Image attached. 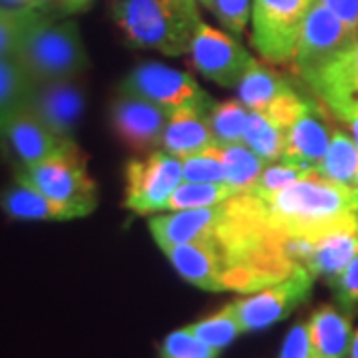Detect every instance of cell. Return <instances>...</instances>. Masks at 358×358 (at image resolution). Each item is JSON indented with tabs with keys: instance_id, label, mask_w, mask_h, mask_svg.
Segmentation results:
<instances>
[{
	"instance_id": "obj_37",
	"label": "cell",
	"mask_w": 358,
	"mask_h": 358,
	"mask_svg": "<svg viewBox=\"0 0 358 358\" xmlns=\"http://www.w3.org/2000/svg\"><path fill=\"white\" fill-rule=\"evenodd\" d=\"M279 358H313L307 322H296L282 343Z\"/></svg>"
},
{
	"instance_id": "obj_10",
	"label": "cell",
	"mask_w": 358,
	"mask_h": 358,
	"mask_svg": "<svg viewBox=\"0 0 358 358\" xmlns=\"http://www.w3.org/2000/svg\"><path fill=\"white\" fill-rule=\"evenodd\" d=\"M192 64L223 88H237L249 62V52L237 40L213 26H197L189 44Z\"/></svg>"
},
{
	"instance_id": "obj_14",
	"label": "cell",
	"mask_w": 358,
	"mask_h": 358,
	"mask_svg": "<svg viewBox=\"0 0 358 358\" xmlns=\"http://www.w3.org/2000/svg\"><path fill=\"white\" fill-rule=\"evenodd\" d=\"M331 112L346 120L358 108V38L324 64L319 72L305 80Z\"/></svg>"
},
{
	"instance_id": "obj_42",
	"label": "cell",
	"mask_w": 358,
	"mask_h": 358,
	"mask_svg": "<svg viewBox=\"0 0 358 358\" xmlns=\"http://www.w3.org/2000/svg\"><path fill=\"white\" fill-rule=\"evenodd\" d=\"M348 358H358V331L352 334V341H350V350H348Z\"/></svg>"
},
{
	"instance_id": "obj_38",
	"label": "cell",
	"mask_w": 358,
	"mask_h": 358,
	"mask_svg": "<svg viewBox=\"0 0 358 358\" xmlns=\"http://www.w3.org/2000/svg\"><path fill=\"white\" fill-rule=\"evenodd\" d=\"M327 6L358 38V0H317Z\"/></svg>"
},
{
	"instance_id": "obj_41",
	"label": "cell",
	"mask_w": 358,
	"mask_h": 358,
	"mask_svg": "<svg viewBox=\"0 0 358 358\" xmlns=\"http://www.w3.org/2000/svg\"><path fill=\"white\" fill-rule=\"evenodd\" d=\"M346 122H348V124H350V128H352V138H355V143H357V150H358V108L348 114Z\"/></svg>"
},
{
	"instance_id": "obj_6",
	"label": "cell",
	"mask_w": 358,
	"mask_h": 358,
	"mask_svg": "<svg viewBox=\"0 0 358 358\" xmlns=\"http://www.w3.org/2000/svg\"><path fill=\"white\" fill-rule=\"evenodd\" d=\"M357 36L327 6L315 2L303 22L291 58V68L303 82L345 52Z\"/></svg>"
},
{
	"instance_id": "obj_36",
	"label": "cell",
	"mask_w": 358,
	"mask_h": 358,
	"mask_svg": "<svg viewBox=\"0 0 358 358\" xmlns=\"http://www.w3.org/2000/svg\"><path fill=\"white\" fill-rule=\"evenodd\" d=\"M333 287L336 291V299L343 308H352L358 305V255L348 263L345 271L333 279Z\"/></svg>"
},
{
	"instance_id": "obj_17",
	"label": "cell",
	"mask_w": 358,
	"mask_h": 358,
	"mask_svg": "<svg viewBox=\"0 0 358 358\" xmlns=\"http://www.w3.org/2000/svg\"><path fill=\"white\" fill-rule=\"evenodd\" d=\"M181 279L195 287L217 293L221 291V271L223 261L217 241H193V243L169 245L162 249Z\"/></svg>"
},
{
	"instance_id": "obj_16",
	"label": "cell",
	"mask_w": 358,
	"mask_h": 358,
	"mask_svg": "<svg viewBox=\"0 0 358 358\" xmlns=\"http://www.w3.org/2000/svg\"><path fill=\"white\" fill-rule=\"evenodd\" d=\"M223 203L199 209H181L169 215H157L150 219V231L159 249L169 245L211 241L215 239Z\"/></svg>"
},
{
	"instance_id": "obj_30",
	"label": "cell",
	"mask_w": 358,
	"mask_h": 358,
	"mask_svg": "<svg viewBox=\"0 0 358 358\" xmlns=\"http://www.w3.org/2000/svg\"><path fill=\"white\" fill-rule=\"evenodd\" d=\"M317 167H305L299 164H287V162H271L268 166L263 167L261 176L257 179L255 187L251 192L259 195L261 199H268L282 189L291 187L299 179L307 178Z\"/></svg>"
},
{
	"instance_id": "obj_19",
	"label": "cell",
	"mask_w": 358,
	"mask_h": 358,
	"mask_svg": "<svg viewBox=\"0 0 358 358\" xmlns=\"http://www.w3.org/2000/svg\"><path fill=\"white\" fill-rule=\"evenodd\" d=\"M313 358H348L352 320L346 308L320 305L307 320Z\"/></svg>"
},
{
	"instance_id": "obj_7",
	"label": "cell",
	"mask_w": 358,
	"mask_h": 358,
	"mask_svg": "<svg viewBox=\"0 0 358 358\" xmlns=\"http://www.w3.org/2000/svg\"><path fill=\"white\" fill-rule=\"evenodd\" d=\"M183 179L181 159L155 150L143 159H134L126 167V207L129 211L145 215L164 211L169 195L178 189Z\"/></svg>"
},
{
	"instance_id": "obj_4",
	"label": "cell",
	"mask_w": 358,
	"mask_h": 358,
	"mask_svg": "<svg viewBox=\"0 0 358 358\" xmlns=\"http://www.w3.org/2000/svg\"><path fill=\"white\" fill-rule=\"evenodd\" d=\"M16 178L24 179L52 201L72 209L78 217L92 213L98 201V189L88 176L86 157L74 140L36 166L16 169Z\"/></svg>"
},
{
	"instance_id": "obj_44",
	"label": "cell",
	"mask_w": 358,
	"mask_h": 358,
	"mask_svg": "<svg viewBox=\"0 0 358 358\" xmlns=\"http://www.w3.org/2000/svg\"><path fill=\"white\" fill-rule=\"evenodd\" d=\"M44 2H46V0H38V4H40V6H42V4H44Z\"/></svg>"
},
{
	"instance_id": "obj_21",
	"label": "cell",
	"mask_w": 358,
	"mask_h": 358,
	"mask_svg": "<svg viewBox=\"0 0 358 358\" xmlns=\"http://www.w3.org/2000/svg\"><path fill=\"white\" fill-rule=\"evenodd\" d=\"M0 205L8 217L20 221H68L78 217L72 209L52 201L50 197L18 178L0 193Z\"/></svg>"
},
{
	"instance_id": "obj_24",
	"label": "cell",
	"mask_w": 358,
	"mask_h": 358,
	"mask_svg": "<svg viewBox=\"0 0 358 358\" xmlns=\"http://www.w3.org/2000/svg\"><path fill=\"white\" fill-rule=\"evenodd\" d=\"M317 169L322 178L358 189V150L355 138H350L343 129H334L327 154Z\"/></svg>"
},
{
	"instance_id": "obj_11",
	"label": "cell",
	"mask_w": 358,
	"mask_h": 358,
	"mask_svg": "<svg viewBox=\"0 0 358 358\" xmlns=\"http://www.w3.org/2000/svg\"><path fill=\"white\" fill-rule=\"evenodd\" d=\"M169 112L143 98L124 94L110 108L112 131L131 154H152L162 145Z\"/></svg>"
},
{
	"instance_id": "obj_29",
	"label": "cell",
	"mask_w": 358,
	"mask_h": 358,
	"mask_svg": "<svg viewBox=\"0 0 358 358\" xmlns=\"http://www.w3.org/2000/svg\"><path fill=\"white\" fill-rule=\"evenodd\" d=\"M247 124V108L237 100L213 103L209 110V126L215 143H241Z\"/></svg>"
},
{
	"instance_id": "obj_27",
	"label": "cell",
	"mask_w": 358,
	"mask_h": 358,
	"mask_svg": "<svg viewBox=\"0 0 358 358\" xmlns=\"http://www.w3.org/2000/svg\"><path fill=\"white\" fill-rule=\"evenodd\" d=\"M187 331L195 334L199 341H203L205 345L213 346L217 350H223L239 334H243V327H241V322L237 319V313H235L233 305L227 303L217 313L197 320L193 324H187Z\"/></svg>"
},
{
	"instance_id": "obj_45",
	"label": "cell",
	"mask_w": 358,
	"mask_h": 358,
	"mask_svg": "<svg viewBox=\"0 0 358 358\" xmlns=\"http://www.w3.org/2000/svg\"><path fill=\"white\" fill-rule=\"evenodd\" d=\"M2 10H4V8H0V13H2Z\"/></svg>"
},
{
	"instance_id": "obj_3",
	"label": "cell",
	"mask_w": 358,
	"mask_h": 358,
	"mask_svg": "<svg viewBox=\"0 0 358 358\" xmlns=\"http://www.w3.org/2000/svg\"><path fill=\"white\" fill-rule=\"evenodd\" d=\"M14 56L36 84L68 80L88 68V54L76 22H56L44 14L26 28Z\"/></svg>"
},
{
	"instance_id": "obj_1",
	"label": "cell",
	"mask_w": 358,
	"mask_h": 358,
	"mask_svg": "<svg viewBox=\"0 0 358 358\" xmlns=\"http://www.w3.org/2000/svg\"><path fill=\"white\" fill-rule=\"evenodd\" d=\"M271 227L291 239L317 241L358 225V189L322 178L319 169L281 193L263 199Z\"/></svg>"
},
{
	"instance_id": "obj_8",
	"label": "cell",
	"mask_w": 358,
	"mask_h": 358,
	"mask_svg": "<svg viewBox=\"0 0 358 358\" xmlns=\"http://www.w3.org/2000/svg\"><path fill=\"white\" fill-rule=\"evenodd\" d=\"M315 277L307 268L294 271L291 277L267 285L245 299H237L231 305L243 327V333L263 331L287 319L301 303H305L313 291Z\"/></svg>"
},
{
	"instance_id": "obj_35",
	"label": "cell",
	"mask_w": 358,
	"mask_h": 358,
	"mask_svg": "<svg viewBox=\"0 0 358 358\" xmlns=\"http://www.w3.org/2000/svg\"><path fill=\"white\" fill-rule=\"evenodd\" d=\"M211 10L233 34H241L251 14V0H213Z\"/></svg>"
},
{
	"instance_id": "obj_33",
	"label": "cell",
	"mask_w": 358,
	"mask_h": 358,
	"mask_svg": "<svg viewBox=\"0 0 358 358\" xmlns=\"http://www.w3.org/2000/svg\"><path fill=\"white\" fill-rule=\"evenodd\" d=\"M315 103L305 100L299 92L294 88H289L287 92H282L279 98H275L273 102L268 103L267 108L261 112V114L268 117L277 128H281L282 131L293 126L294 122L301 117V115L308 112Z\"/></svg>"
},
{
	"instance_id": "obj_40",
	"label": "cell",
	"mask_w": 358,
	"mask_h": 358,
	"mask_svg": "<svg viewBox=\"0 0 358 358\" xmlns=\"http://www.w3.org/2000/svg\"><path fill=\"white\" fill-rule=\"evenodd\" d=\"M0 2L14 6V8H36V6H40L38 0H0Z\"/></svg>"
},
{
	"instance_id": "obj_39",
	"label": "cell",
	"mask_w": 358,
	"mask_h": 358,
	"mask_svg": "<svg viewBox=\"0 0 358 358\" xmlns=\"http://www.w3.org/2000/svg\"><path fill=\"white\" fill-rule=\"evenodd\" d=\"M90 2L92 0H58V6H60V10L64 14H74L86 10L90 6Z\"/></svg>"
},
{
	"instance_id": "obj_43",
	"label": "cell",
	"mask_w": 358,
	"mask_h": 358,
	"mask_svg": "<svg viewBox=\"0 0 358 358\" xmlns=\"http://www.w3.org/2000/svg\"><path fill=\"white\" fill-rule=\"evenodd\" d=\"M199 2H201L203 6H207L209 10H211V6H213V0H199Z\"/></svg>"
},
{
	"instance_id": "obj_12",
	"label": "cell",
	"mask_w": 358,
	"mask_h": 358,
	"mask_svg": "<svg viewBox=\"0 0 358 358\" xmlns=\"http://www.w3.org/2000/svg\"><path fill=\"white\" fill-rule=\"evenodd\" d=\"M28 108L46 128L64 140H74V131L82 122L86 96L82 88L68 80L40 82L32 90Z\"/></svg>"
},
{
	"instance_id": "obj_15",
	"label": "cell",
	"mask_w": 358,
	"mask_h": 358,
	"mask_svg": "<svg viewBox=\"0 0 358 358\" xmlns=\"http://www.w3.org/2000/svg\"><path fill=\"white\" fill-rule=\"evenodd\" d=\"M213 103H193L169 112L162 145L167 154L179 159L201 154L215 145V138L209 126V110Z\"/></svg>"
},
{
	"instance_id": "obj_25",
	"label": "cell",
	"mask_w": 358,
	"mask_h": 358,
	"mask_svg": "<svg viewBox=\"0 0 358 358\" xmlns=\"http://www.w3.org/2000/svg\"><path fill=\"white\" fill-rule=\"evenodd\" d=\"M36 82L28 76L16 56L0 58V124L28 108Z\"/></svg>"
},
{
	"instance_id": "obj_31",
	"label": "cell",
	"mask_w": 358,
	"mask_h": 358,
	"mask_svg": "<svg viewBox=\"0 0 358 358\" xmlns=\"http://www.w3.org/2000/svg\"><path fill=\"white\" fill-rule=\"evenodd\" d=\"M38 14L34 8H4L0 13V58L16 54L26 28Z\"/></svg>"
},
{
	"instance_id": "obj_9",
	"label": "cell",
	"mask_w": 358,
	"mask_h": 358,
	"mask_svg": "<svg viewBox=\"0 0 358 358\" xmlns=\"http://www.w3.org/2000/svg\"><path fill=\"white\" fill-rule=\"evenodd\" d=\"M120 90L124 94H131L155 103L167 112L193 103L211 102V98L201 90L192 74L157 62H143L136 66L124 78Z\"/></svg>"
},
{
	"instance_id": "obj_23",
	"label": "cell",
	"mask_w": 358,
	"mask_h": 358,
	"mask_svg": "<svg viewBox=\"0 0 358 358\" xmlns=\"http://www.w3.org/2000/svg\"><path fill=\"white\" fill-rule=\"evenodd\" d=\"M289 88L293 86L277 70H273L271 66L263 62L251 60L237 86V92H239V102L243 103L247 110L263 112L268 103Z\"/></svg>"
},
{
	"instance_id": "obj_32",
	"label": "cell",
	"mask_w": 358,
	"mask_h": 358,
	"mask_svg": "<svg viewBox=\"0 0 358 358\" xmlns=\"http://www.w3.org/2000/svg\"><path fill=\"white\" fill-rule=\"evenodd\" d=\"M219 352L189 333L187 327L167 334L159 346V358H219Z\"/></svg>"
},
{
	"instance_id": "obj_13",
	"label": "cell",
	"mask_w": 358,
	"mask_h": 358,
	"mask_svg": "<svg viewBox=\"0 0 358 358\" xmlns=\"http://www.w3.org/2000/svg\"><path fill=\"white\" fill-rule=\"evenodd\" d=\"M0 141L18 164V169H24L60 152L70 140L56 136L32 114L30 108H24L0 124Z\"/></svg>"
},
{
	"instance_id": "obj_22",
	"label": "cell",
	"mask_w": 358,
	"mask_h": 358,
	"mask_svg": "<svg viewBox=\"0 0 358 358\" xmlns=\"http://www.w3.org/2000/svg\"><path fill=\"white\" fill-rule=\"evenodd\" d=\"M207 152L217 157L225 171V183L235 192H251L261 176L265 162L241 143H215Z\"/></svg>"
},
{
	"instance_id": "obj_5",
	"label": "cell",
	"mask_w": 358,
	"mask_h": 358,
	"mask_svg": "<svg viewBox=\"0 0 358 358\" xmlns=\"http://www.w3.org/2000/svg\"><path fill=\"white\" fill-rule=\"evenodd\" d=\"M317 0H253L251 44L268 64H289L303 22Z\"/></svg>"
},
{
	"instance_id": "obj_28",
	"label": "cell",
	"mask_w": 358,
	"mask_h": 358,
	"mask_svg": "<svg viewBox=\"0 0 358 358\" xmlns=\"http://www.w3.org/2000/svg\"><path fill=\"white\" fill-rule=\"evenodd\" d=\"M233 193H237L225 181L221 183H179L178 189L169 195L164 211H181V209H199L227 201Z\"/></svg>"
},
{
	"instance_id": "obj_34",
	"label": "cell",
	"mask_w": 358,
	"mask_h": 358,
	"mask_svg": "<svg viewBox=\"0 0 358 358\" xmlns=\"http://www.w3.org/2000/svg\"><path fill=\"white\" fill-rule=\"evenodd\" d=\"M183 167V179L192 183H221L225 181V171L223 166L211 152H201V154L189 155L181 159Z\"/></svg>"
},
{
	"instance_id": "obj_20",
	"label": "cell",
	"mask_w": 358,
	"mask_h": 358,
	"mask_svg": "<svg viewBox=\"0 0 358 358\" xmlns=\"http://www.w3.org/2000/svg\"><path fill=\"white\" fill-rule=\"evenodd\" d=\"M358 255V225L338 229L320 237L317 241H308L307 255L303 267L315 279H336L345 267Z\"/></svg>"
},
{
	"instance_id": "obj_2",
	"label": "cell",
	"mask_w": 358,
	"mask_h": 358,
	"mask_svg": "<svg viewBox=\"0 0 358 358\" xmlns=\"http://www.w3.org/2000/svg\"><path fill=\"white\" fill-rule=\"evenodd\" d=\"M114 18L128 44L167 56L189 50L193 34L201 24L195 0H120Z\"/></svg>"
},
{
	"instance_id": "obj_18",
	"label": "cell",
	"mask_w": 358,
	"mask_h": 358,
	"mask_svg": "<svg viewBox=\"0 0 358 358\" xmlns=\"http://www.w3.org/2000/svg\"><path fill=\"white\" fill-rule=\"evenodd\" d=\"M331 136L333 134L324 124L317 106H313L287 129L281 162L305 167H319L327 154Z\"/></svg>"
},
{
	"instance_id": "obj_26",
	"label": "cell",
	"mask_w": 358,
	"mask_h": 358,
	"mask_svg": "<svg viewBox=\"0 0 358 358\" xmlns=\"http://www.w3.org/2000/svg\"><path fill=\"white\" fill-rule=\"evenodd\" d=\"M285 136H287V131L277 128L261 112H255V110L247 112L243 143L249 150H253L265 164L281 159L282 148H285Z\"/></svg>"
}]
</instances>
